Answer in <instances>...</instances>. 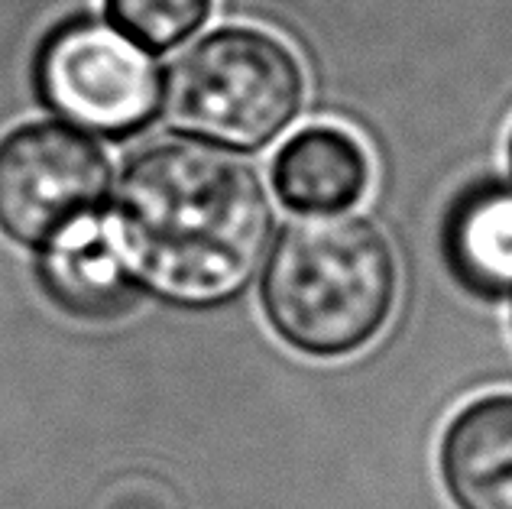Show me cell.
Returning a JSON list of instances; mask_svg holds the SVG:
<instances>
[{"mask_svg": "<svg viewBox=\"0 0 512 509\" xmlns=\"http://www.w3.org/2000/svg\"><path fill=\"white\" fill-rule=\"evenodd\" d=\"M214 0H107V17L143 52H169L205 26Z\"/></svg>", "mask_w": 512, "mask_h": 509, "instance_id": "obj_10", "label": "cell"}, {"mask_svg": "<svg viewBox=\"0 0 512 509\" xmlns=\"http://www.w3.org/2000/svg\"><path fill=\"white\" fill-rule=\"evenodd\" d=\"M172 127L227 150H263L305 104V69L279 36L224 26L169 69L163 88Z\"/></svg>", "mask_w": 512, "mask_h": 509, "instance_id": "obj_3", "label": "cell"}, {"mask_svg": "<svg viewBox=\"0 0 512 509\" xmlns=\"http://www.w3.org/2000/svg\"><path fill=\"white\" fill-rule=\"evenodd\" d=\"M396 296V253L367 218L321 214L289 224L260 276L269 328L292 351L318 360L367 347L386 328Z\"/></svg>", "mask_w": 512, "mask_h": 509, "instance_id": "obj_2", "label": "cell"}, {"mask_svg": "<svg viewBox=\"0 0 512 509\" xmlns=\"http://www.w3.org/2000/svg\"><path fill=\"white\" fill-rule=\"evenodd\" d=\"M438 474L457 509H512V393L454 412L438 445Z\"/></svg>", "mask_w": 512, "mask_h": 509, "instance_id": "obj_6", "label": "cell"}, {"mask_svg": "<svg viewBox=\"0 0 512 509\" xmlns=\"http://www.w3.org/2000/svg\"><path fill=\"white\" fill-rule=\"evenodd\" d=\"M273 192L289 211L338 214L370 189V156L344 127L312 124L279 146L269 169Z\"/></svg>", "mask_w": 512, "mask_h": 509, "instance_id": "obj_7", "label": "cell"}, {"mask_svg": "<svg viewBox=\"0 0 512 509\" xmlns=\"http://www.w3.org/2000/svg\"><path fill=\"white\" fill-rule=\"evenodd\" d=\"M36 88L65 120L114 137L140 130L163 98L143 49L98 20H69L46 36Z\"/></svg>", "mask_w": 512, "mask_h": 509, "instance_id": "obj_4", "label": "cell"}, {"mask_svg": "<svg viewBox=\"0 0 512 509\" xmlns=\"http://www.w3.org/2000/svg\"><path fill=\"white\" fill-rule=\"evenodd\" d=\"M509 169H512V133H509Z\"/></svg>", "mask_w": 512, "mask_h": 509, "instance_id": "obj_11", "label": "cell"}, {"mask_svg": "<svg viewBox=\"0 0 512 509\" xmlns=\"http://www.w3.org/2000/svg\"><path fill=\"white\" fill-rule=\"evenodd\" d=\"M104 189L107 159L75 130L33 124L0 146V227L26 244L91 218Z\"/></svg>", "mask_w": 512, "mask_h": 509, "instance_id": "obj_5", "label": "cell"}, {"mask_svg": "<svg viewBox=\"0 0 512 509\" xmlns=\"http://www.w3.org/2000/svg\"><path fill=\"white\" fill-rule=\"evenodd\" d=\"M107 227L130 276L172 302L214 305L250 283L273 211L237 156L163 140L127 163Z\"/></svg>", "mask_w": 512, "mask_h": 509, "instance_id": "obj_1", "label": "cell"}, {"mask_svg": "<svg viewBox=\"0 0 512 509\" xmlns=\"http://www.w3.org/2000/svg\"><path fill=\"white\" fill-rule=\"evenodd\" d=\"M441 253L457 286L477 299L512 292V185L477 182L444 214Z\"/></svg>", "mask_w": 512, "mask_h": 509, "instance_id": "obj_8", "label": "cell"}, {"mask_svg": "<svg viewBox=\"0 0 512 509\" xmlns=\"http://www.w3.org/2000/svg\"><path fill=\"white\" fill-rule=\"evenodd\" d=\"M46 289L69 312L107 315L130 299V270L107 221L82 218L49 240L43 257Z\"/></svg>", "mask_w": 512, "mask_h": 509, "instance_id": "obj_9", "label": "cell"}]
</instances>
